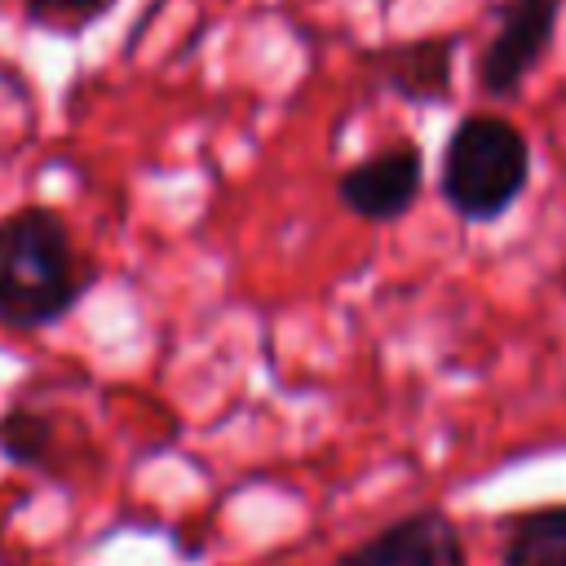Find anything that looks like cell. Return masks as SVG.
<instances>
[{
	"label": "cell",
	"instance_id": "obj_6",
	"mask_svg": "<svg viewBox=\"0 0 566 566\" xmlns=\"http://www.w3.org/2000/svg\"><path fill=\"white\" fill-rule=\"evenodd\" d=\"M371 75L398 93L402 102L416 106H442L451 97V75H455V40L451 35H416L385 44L367 53Z\"/></svg>",
	"mask_w": 566,
	"mask_h": 566
},
{
	"label": "cell",
	"instance_id": "obj_8",
	"mask_svg": "<svg viewBox=\"0 0 566 566\" xmlns=\"http://www.w3.org/2000/svg\"><path fill=\"white\" fill-rule=\"evenodd\" d=\"M53 416L35 411L31 402H13L9 411H0V455L18 469L31 473H49L53 469Z\"/></svg>",
	"mask_w": 566,
	"mask_h": 566
},
{
	"label": "cell",
	"instance_id": "obj_3",
	"mask_svg": "<svg viewBox=\"0 0 566 566\" xmlns=\"http://www.w3.org/2000/svg\"><path fill=\"white\" fill-rule=\"evenodd\" d=\"M562 0H504L495 9V31L473 62L482 97H517L522 80L539 66L557 35Z\"/></svg>",
	"mask_w": 566,
	"mask_h": 566
},
{
	"label": "cell",
	"instance_id": "obj_7",
	"mask_svg": "<svg viewBox=\"0 0 566 566\" xmlns=\"http://www.w3.org/2000/svg\"><path fill=\"white\" fill-rule=\"evenodd\" d=\"M500 566H566V504L522 513L504 535Z\"/></svg>",
	"mask_w": 566,
	"mask_h": 566
},
{
	"label": "cell",
	"instance_id": "obj_2",
	"mask_svg": "<svg viewBox=\"0 0 566 566\" xmlns=\"http://www.w3.org/2000/svg\"><path fill=\"white\" fill-rule=\"evenodd\" d=\"M531 181V142L526 133L495 115L473 111L464 115L438 159V195L464 226L500 221Z\"/></svg>",
	"mask_w": 566,
	"mask_h": 566
},
{
	"label": "cell",
	"instance_id": "obj_1",
	"mask_svg": "<svg viewBox=\"0 0 566 566\" xmlns=\"http://www.w3.org/2000/svg\"><path fill=\"white\" fill-rule=\"evenodd\" d=\"M84 287L88 265L57 208L22 203L0 217V327H53L80 305Z\"/></svg>",
	"mask_w": 566,
	"mask_h": 566
},
{
	"label": "cell",
	"instance_id": "obj_9",
	"mask_svg": "<svg viewBox=\"0 0 566 566\" xmlns=\"http://www.w3.org/2000/svg\"><path fill=\"white\" fill-rule=\"evenodd\" d=\"M111 9H115V0H22L27 22L57 31V35H80L97 18H106Z\"/></svg>",
	"mask_w": 566,
	"mask_h": 566
},
{
	"label": "cell",
	"instance_id": "obj_5",
	"mask_svg": "<svg viewBox=\"0 0 566 566\" xmlns=\"http://www.w3.org/2000/svg\"><path fill=\"white\" fill-rule=\"evenodd\" d=\"M332 566H469V548L442 509H411L363 544L345 548Z\"/></svg>",
	"mask_w": 566,
	"mask_h": 566
},
{
	"label": "cell",
	"instance_id": "obj_4",
	"mask_svg": "<svg viewBox=\"0 0 566 566\" xmlns=\"http://www.w3.org/2000/svg\"><path fill=\"white\" fill-rule=\"evenodd\" d=\"M424 186V159L420 146L398 137L380 150H371L367 159L349 164L336 177V199L345 212H354L367 226H389L398 217H407L420 199Z\"/></svg>",
	"mask_w": 566,
	"mask_h": 566
}]
</instances>
